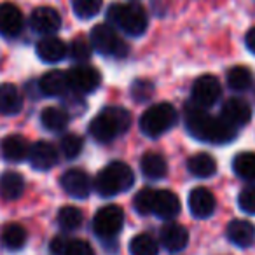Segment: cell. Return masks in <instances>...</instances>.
Listing matches in <instances>:
<instances>
[{
  "instance_id": "obj_1",
  "label": "cell",
  "mask_w": 255,
  "mask_h": 255,
  "mask_svg": "<svg viewBox=\"0 0 255 255\" xmlns=\"http://www.w3.org/2000/svg\"><path fill=\"white\" fill-rule=\"evenodd\" d=\"M184 117H185L187 131L194 138L203 140V142L222 145V143L233 142L238 133V128L231 126L220 116L219 117L210 116L206 112V109H203V107L196 105L192 102L185 105Z\"/></svg>"
},
{
  "instance_id": "obj_2",
  "label": "cell",
  "mask_w": 255,
  "mask_h": 255,
  "mask_svg": "<svg viewBox=\"0 0 255 255\" xmlns=\"http://www.w3.org/2000/svg\"><path fill=\"white\" fill-rule=\"evenodd\" d=\"M131 124V114L123 107H107L89 124V133L100 143H109L126 133Z\"/></svg>"
},
{
  "instance_id": "obj_3",
  "label": "cell",
  "mask_w": 255,
  "mask_h": 255,
  "mask_svg": "<svg viewBox=\"0 0 255 255\" xmlns=\"http://www.w3.org/2000/svg\"><path fill=\"white\" fill-rule=\"evenodd\" d=\"M133 182H135V173L131 168L123 161H114L96 175L93 187L103 198H112L131 189Z\"/></svg>"
},
{
  "instance_id": "obj_4",
  "label": "cell",
  "mask_w": 255,
  "mask_h": 255,
  "mask_svg": "<svg viewBox=\"0 0 255 255\" xmlns=\"http://www.w3.org/2000/svg\"><path fill=\"white\" fill-rule=\"evenodd\" d=\"M107 19L114 28L123 30L129 37H140L147 32L149 16L140 4H114L107 11Z\"/></svg>"
},
{
  "instance_id": "obj_5",
  "label": "cell",
  "mask_w": 255,
  "mask_h": 255,
  "mask_svg": "<svg viewBox=\"0 0 255 255\" xmlns=\"http://www.w3.org/2000/svg\"><path fill=\"white\" fill-rule=\"evenodd\" d=\"M177 121L178 114L171 103H156L150 109H147L143 116L140 117V131L149 138H157V136L170 131L177 124Z\"/></svg>"
},
{
  "instance_id": "obj_6",
  "label": "cell",
  "mask_w": 255,
  "mask_h": 255,
  "mask_svg": "<svg viewBox=\"0 0 255 255\" xmlns=\"http://www.w3.org/2000/svg\"><path fill=\"white\" fill-rule=\"evenodd\" d=\"M89 42L93 49H96L103 56L110 58H124L128 56V44L121 39L117 30L112 25H96L89 33Z\"/></svg>"
},
{
  "instance_id": "obj_7",
  "label": "cell",
  "mask_w": 255,
  "mask_h": 255,
  "mask_svg": "<svg viewBox=\"0 0 255 255\" xmlns=\"http://www.w3.org/2000/svg\"><path fill=\"white\" fill-rule=\"evenodd\" d=\"M124 226V212L117 205H107L96 212L93 219V231L102 240H114Z\"/></svg>"
},
{
  "instance_id": "obj_8",
  "label": "cell",
  "mask_w": 255,
  "mask_h": 255,
  "mask_svg": "<svg viewBox=\"0 0 255 255\" xmlns=\"http://www.w3.org/2000/svg\"><path fill=\"white\" fill-rule=\"evenodd\" d=\"M67 81L68 88L74 93H77V95H89V93L96 91L100 88L102 77H100L98 70L95 67L79 63L67 72Z\"/></svg>"
},
{
  "instance_id": "obj_9",
  "label": "cell",
  "mask_w": 255,
  "mask_h": 255,
  "mask_svg": "<svg viewBox=\"0 0 255 255\" xmlns=\"http://www.w3.org/2000/svg\"><path fill=\"white\" fill-rule=\"evenodd\" d=\"M220 95H222V86L220 81L215 75H201L194 81L191 89L192 103L203 107V109H208V107L215 105L219 102Z\"/></svg>"
},
{
  "instance_id": "obj_10",
  "label": "cell",
  "mask_w": 255,
  "mask_h": 255,
  "mask_svg": "<svg viewBox=\"0 0 255 255\" xmlns=\"http://www.w3.org/2000/svg\"><path fill=\"white\" fill-rule=\"evenodd\" d=\"M61 187L67 192L68 196L77 199H86L89 196L93 189V180L89 178V175L84 170H79V168H72L67 170L61 175Z\"/></svg>"
},
{
  "instance_id": "obj_11",
  "label": "cell",
  "mask_w": 255,
  "mask_h": 255,
  "mask_svg": "<svg viewBox=\"0 0 255 255\" xmlns=\"http://www.w3.org/2000/svg\"><path fill=\"white\" fill-rule=\"evenodd\" d=\"M30 26H32L33 32L40 33L44 37H49L61 28V16L54 7L42 5V7H37L32 12V16H30Z\"/></svg>"
},
{
  "instance_id": "obj_12",
  "label": "cell",
  "mask_w": 255,
  "mask_h": 255,
  "mask_svg": "<svg viewBox=\"0 0 255 255\" xmlns=\"http://www.w3.org/2000/svg\"><path fill=\"white\" fill-rule=\"evenodd\" d=\"M25 28V18L19 7L11 2L0 4V35L5 39H14Z\"/></svg>"
},
{
  "instance_id": "obj_13",
  "label": "cell",
  "mask_w": 255,
  "mask_h": 255,
  "mask_svg": "<svg viewBox=\"0 0 255 255\" xmlns=\"http://www.w3.org/2000/svg\"><path fill=\"white\" fill-rule=\"evenodd\" d=\"M28 161L32 168L39 171H47L56 166L58 163V149L49 142H35L30 145Z\"/></svg>"
},
{
  "instance_id": "obj_14",
  "label": "cell",
  "mask_w": 255,
  "mask_h": 255,
  "mask_svg": "<svg viewBox=\"0 0 255 255\" xmlns=\"http://www.w3.org/2000/svg\"><path fill=\"white\" fill-rule=\"evenodd\" d=\"M161 245L166 248L170 254H178L182 252L189 243V231L182 224L168 222L161 227L159 233Z\"/></svg>"
},
{
  "instance_id": "obj_15",
  "label": "cell",
  "mask_w": 255,
  "mask_h": 255,
  "mask_svg": "<svg viewBox=\"0 0 255 255\" xmlns=\"http://www.w3.org/2000/svg\"><path fill=\"white\" fill-rule=\"evenodd\" d=\"M215 196L210 189L196 187L189 194V210L196 219H208L215 212Z\"/></svg>"
},
{
  "instance_id": "obj_16",
  "label": "cell",
  "mask_w": 255,
  "mask_h": 255,
  "mask_svg": "<svg viewBox=\"0 0 255 255\" xmlns=\"http://www.w3.org/2000/svg\"><path fill=\"white\" fill-rule=\"evenodd\" d=\"M220 117L234 128L245 126L252 117V107L243 98H229L222 105Z\"/></svg>"
},
{
  "instance_id": "obj_17",
  "label": "cell",
  "mask_w": 255,
  "mask_h": 255,
  "mask_svg": "<svg viewBox=\"0 0 255 255\" xmlns=\"http://www.w3.org/2000/svg\"><path fill=\"white\" fill-rule=\"evenodd\" d=\"M37 56L44 61V63H58L68 54V47L58 37H42V39L37 42Z\"/></svg>"
},
{
  "instance_id": "obj_18",
  "label": "cell",
  "mask_w": 255,
  "mask_h": 255,
  "mask_svg": "<svg viewBox=\"0 0 255 255\" xmlns=\"http://www.w3.org/2000/svg\"><path fill=\"white\" fill-rule=\"evenodd\" d=\"M226 234H227V240L233 245H236L240 248H248L255 241V226L243 219L231 220L226 229Z\"/></svg>"
},
{
  "instance_id": "obj_19",
  "label": "cell",
  "mask_w": 255,
  "mask_h": 255,
  "mask_svg": "<svg viewBox=\"0 0 255 255\" xmlns=\"http://www.w3.org/2000/svg\"><path fill=\"white\" fill-rule=\"evenodd\" d=\"M152 213L161 219H173L180 213V199L175 192L171 191H156L154 192V203H152Z\"/></svg>"
},
{
  "instance_id": "obj_20",
  "label": "cell",
  "mask_w": 255,
  "mask_h": 255,
  "mask_svg": "<svg viewBox=\"0 0 255 255\" xmlns=\"http://www.w3.org/2000/svg\"><path fill=\"white\" fill-rule=\"evenodd\" d=\"M30 145L21 135H7L0 142V152L7 163H21L28 159Z\"/></svg>"
},
{
  "instance_id": "obj_21",
  "label": "cell",
  "mask_w": 255,
  "mask_h": 255,
  "mask_svg": "<svg viewBox=\"0 0 255 255\" xmlns=\"http://www.w3.org/2000/svg\"><path fill=\"white\" fill-rule=\"evenodd\" d=\"M39 89L44 96H63L68 93V81H67V74L60 70H53L44 74L39 79Z\"/></svg>"
},
{
  "instance_id": "obj_22",
  "label": "cell",
  "mask_w": 255,
  "mask_h": 255,
  "mask_svg": "<svg viewBox=\"0 0 255 255\" xmlns=\"http://www.w3.org/2000/svg\"><path fill=\"white\" fill-rule=\"evenodd\" d=\"M23 109V96L14 84L4 82L0 84V114L14 116Z\"/></svg>"
},
{
  "instance_id": "obj_23",
  "label": "cell",
  "mask_w": 255,
  "mask_h": 255,
  "mask_svg": "<svg viewBox=\"0 0 255 255\" xmlns=\"http://www.w3.org/2000/svg\"><path fill=\"white\" fill-rule=\"evenodd\" d=\"M140 170L149 180H161L168 173V163L164 156L157 152H147L140 159Z\"/></svg>"
},
{
  "instance_id": "obj_24",
  "label": "cell",
  "mask_w": 255,
  "mask_h": 255,
  "mask_svg": "<svg viewBox=\"0 0 255 255\" xmlns=\"http://www.w3.org/2000/svg\"><path fill=\"white\" fill-rule=\"evenodd\" d=\"M23 191H25V178L18 171H5L0 177V196L5 201H14V199L21 198Z\"/></svg>"
},
{
  "instance_id": "obj_25",
  "label": "cell",
  "mask_w": 255,
  "mask_h": 255,
  "mask_svg": "<svg viewBox=\"0 0 255 255\" xmlns=\"http://www.w3.org/2000/svg\"><path fill=\"white\" fill-rule=\"evenodd\" d=\"M70 121V114L63 107H46L40 114V123L46 128L47 131L60 133L68 126Z\"/></svg>"
},
{
  "instance_id": "obj_26",
  "label": "cell",
  "mask_w": 255,
  "mask_h": 255,
  "mask_svg": "<svg viewBox=\"0 0 255 255\" xmlns=\"http://www.w3.org/2000/svg\"><path fill=\"white\" fill-rule=\"evenodd\" d=\"M187 170L192 177L198 178H210L217 171V161L210 154L198 152L187 159Z\"/></svg>"
},
{
  "instance_id": "obj_27",
  "label": "cell",
  "mask_w": 255,
  "mask_h": 255,
  "mask_svg": "<svg viewBox=\"0 0 255 255\" xmlns=\"http://www.w3.org/2000/svg\"><path fill=\"white\" fill-rule=\"evenodd\" d=\"M26 229L19 224H7L4 226L2 233H0V243L2 247L7 248L11 252H16V250H21L26 243Z\"/></svg>"
},
{
  "instance_id": "obj_28",
  "label": "cell",
  "mask_w": 255,
  "mask_h": 255,
  "mask_svg": "<svg viewBox=\"0 0 255 255\" xmlns=\"http://www.w3.org/2000/svg\"><path fill=\"white\" fill-rule=\"evenodd\" d=\"M227 86H229L233 91L236 93H243L248 91L254 84V75L248 70L247 67H233L229 72H227Z\"/></svg>"
},
{
  "instance_id": "obj_29",
  "label": "cell",
  "mask_w": 255,
  "mask_h": 255,
  "mask_svg": "<svg viewBox=\"0 0 255 255\" xmlns=\"http://www.w3.org/2000/svg\"><path fill=\"white\" fill-rule=\"evenodd\" d=\"M233 170L243 180H255V152H241L234 157Z\"/></svg>"
},
{
  "instance_id": "obj_30",
  "label": "cell",
  "mask_w": 255,
  "mask_h": 255,
  "mask_svg": "<svg viewBox=\"0 0 255 255\" xmlns=\"http://www.w3.org/2000/svg\"><path fill=\"white\" fill-rule=\"evenodd\" d=\"M82 212L77 206L67 205L58 212V224L63 231H75L82 226Z\"/></svg>"
},
{
  "instance_id": "obj_31",
  "label": "cell",
  "mask_w": 255,
  "mask_h": 255,
  "mask_svg": "<svg viewBox=\"0 0 255 255\" xmlns=\"http://www.w3.org/2000/svg\"><path fill=\"white\" fill-rule=\"evenodd\" d=\"M129 254L131 255H157L159 245L150 234H138L129 243Z\"/></svg>"
},
{
  "instance_id": "obj_32",
  "label": "cell",
  "mask_w": 255,
  "mask_h": 255,
  "mask_svg": "<svg viewBox=\"0 0 255 255\" xmlns=\"http://www.w3.org/2000/svg\"><path fill=\"white\" fill-rule=\"evenodd\" d=\"M82 147H84V140L77 133H67L60 140V150L67 159H75L82 152Z\"/></svg>"
},
{
  "instance_id": "obj_33",
  "label": "cell",
  "mask_w": 255,
  "mask_h": 255,
  "mask_svg": "<svg viewBox=\"0 0 255 255\" xmlns=\"http://www.w3.org/2000/svg\"><path fill=\"white\" fill-rule=\"evenodd\" d=\"M93 54V46L89 40H86L84 37H77L75 40H72V44L68 46V56L75 61V63H86Z\"/></svg>"
},
{
  "instance_id": "obj_34",
  "label": "cell",
  "mask_w": 255,
  "mask_h": 255,
  "mask_svg": "<svg viewBox=\"0 0 255 255\" xmlns=\"http://www.w3.org/2000/svg\"><path fill=\"white\" fill-rule=\"evenodd\" d=\"M102 0H72V9L81 19L95 18L102 11Z\"/></svg>"
},
{
  "instance_id": "obj_35",
  "label": "cell",
  "mask_w": 255,
  "mask_h": 255,
  "mask_svg": "<svg viewBox=\"0 0 255 255\" xmlns=\"http://www.w3.org/2000/svg\"><path fill=\"white\" fill-rule=\"evenodd\" d=\"M154 189H142L136 192L135 199H133V206L140 215H149L152 213V203H154Z\"/></svg>"
},
{
  "instance_id": "obj_36",
  "label": "cell",
  "mask_w": 255,
  "mask_h": 255,
  "mask_svg": "<svg viewBox=\"0 0 255 255\" xmlns=\"http://www.w3.org/2000/svg\"><path fill=\"white\" fill-rule=\"evenodd\" d=\"M238 205L248 215H255V185H247L238 196Z\"/></svg>"
},
{
  "instance_id": "obj_37",
  "label": "cell",
  "mask_w": 255,
  "mask_h": 255,
  "mask_svg": "<svg viewBox=\"0 0 255 255\" xmlns=\"http://www.w3.org/2000/svg\"><path fill=\"white\" fill-rule=\"evenodd\" d=\"M63 255H95V250L84 240H68Z\"/></svg>"
},
{
  "instance_id": "obj_38",
  "label": "cell",
  "mask_w": 255,
  "mask_h": 255,
  "mask_svg": "<svg viewBox=\"0 0 255 255\" xmlns=\"http://www.w3.org/2000/svg\"><path fill=\"white\" fill-rule=\"evenodd\" d=\"M152 91H154V86L150 84L149 81H136L131 88V93H133V98L136 102H145L152 96Z\"/></svg>"
},
{
  "instance_id": "obj_39",
  "label": "cell",
  "mask_w": 255,
  "mask_h": 255,
  "mask_svg": "<svg viewBox=\"0 0 255 255\" xmlns=\"http://www.w3.org/2000/svg\"><path fill=\"white\" fill-rule=\"evenodd\" d=\"M68 240L63 236H56L53 238V241L49 243V252L51 255H63L65 254V248H67Z\"/></svg>"
},
{
  "instance_id": "obj_40",
  "label": "cell",
  "mask_w": 255,
  "mask_h": 255,
  "mask_svg": "<svg viewBox=\"0 0 255 255\" xmlns=\"http://www.w3.org/2000/svg\"><path fill=\"white\" fill-rule=\"evenodd\" d=\"M245 44H247V49L250 51L252 54H255V26L247 32V37H245Z\"/></svg>"
}]
</instances>
